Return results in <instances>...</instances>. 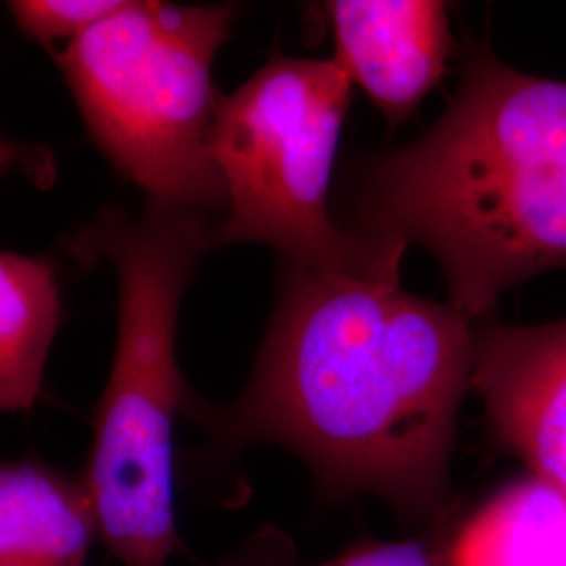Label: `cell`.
I'll list each match as a JSON object with an SVG mask.
<instances>
[{
  "label": "cell",
  "mask_w": 566,
  "mask_h": 566,
  "mask_svg": "<svg viewBox=\"0 0 566 566\" xmlns=\"http://www.w3.org/2000/svg\"><path fill=\"white\" fill-rule=\"evenodd\" d=\"M233 18L231 4L124 2L57 53L95 142L151 202L227 206L210 151L212 61Z\"/></svg>",
  "instance_id": "cell-5"
},
{
  "label": "cell",
  "mask_w": 566,
  "mask_h": 566,
  "mask_svg": "<svg viewBox=\"0 0 566 566\" xmlns=\"http://www.w3.org/2000/svg\"><path fill=\"white\" fill-rule=\"evenodd\" d=\"M57 322L53 269L0 252V413L30 409L39 399Z\"/></svg>",
  "instance_id": "cell-10"
},
{
  "label": "cell",
  "mask_w": 566,
  "mask_h": 566,
  "mask_svg": "<svg viewBox=\"0 0 566 566\" xmlns=\"http://www.w3.org/2000/svg\"><path fill=\"white\" fill-rule=\"evenodd\" d=\"M350 78L336 60L273 57L221 97L210 151L227 196L217 243H266L292 264L338 277L399 282L409 243L344 231L327 193Z\"/></svg>",
  "instance_id": "cell-4"
},
{
  "label": "cell",
  "mask_w": 566,
  "mask_h": 566,
  "mask_svg": "<svg viewBox=\"0 0 566 566\" xmlns=\"http://www.w3.org/2000/svg\"><path fill=\"white\" fill-rule=\"evenodd\" d=\"M364 217L428 248L468 319L566 266V82L470 57L446 114L367 166Z\"/></svg>",
  "instance_id": "cell-2"
},
{
  "label": "cell",
  "mask_w": 566,
  "mask_h": 566,
  "mask_svg": "<svg viewBox=\"0 0 566 566\" xmlns=\"http://www.w3.org/2000/svg\"><path fill=\"white\" fill-rule=\"evenodd\" d=\"M472 365L455 306L292 264L250 385L210 420L231 443L294 451L329 495L422 518L446 504Z\"/></svg>",
  "instance_id": "cell-1"
},
{
  "label": "cell",
  "mask_w": 566,
  "mask_h": 566,
  "mask_svg": "<svg viewBox=\"0 0 566 566\" xmlns=\"http://www.w3.org/2000/svg\"><path fill=\"white\" fill-rule=\"evenodd\" d=\"M472 386L500 441L566 493V319L474 332Z\"/></svg>",
  "instance_id": "cell-6"
},
{
  "label": "cell",
  "mask_w": 566,
  "mask_h": 566,
  "mask_svg": "<svg viewBox=\"0 0 566 566\" xmlns=\"http://www.w3.org/2000/svg\"><path fill=\"white\" fill-rule=\"evenodd\" d=\"M95 535L82 479L0 462V566H86Z\"/></svg>",
  "instance_id": "cell-8"
},
{
  "label": "cell",
  "mask_w": 566,
  "mask_h": 566,
  "mask_svg": "<svg viewBox=\"0 0 566 566\" xmlns=\"http://www.w3.org/2000/svg\"><path fill=\"white\" fill-rule=\"evenodd\" d=\"M122 4L118 0H18L9 7L28 36L41 42H72L120 11Z\"/></svg>",
  "instance_id": "cell-11"
},
{
  "label": "cell",
  "mask_w": 566,
  "mask_h": 566,
  "mask_svg": "<svg viewBox=\"0 0 566 566\" xmlns=\"http://www.w3.org/2000/svg\"><path fill=\"white\" fill-rule=\"evenodd\" d=\"M338 65L386 122L407 120L443 78L451 36L443 2L336 0L327 4Z\"/></svg>",
  "instance_id": "cell-7"
},
{
  "label": "cell",
  "mask_w": 566,
  "mask_h": 566,
  "mask_svg": "<svg viewBox=\"0 0 566 566\" xmlns=\"http://www.w3.org/2000/svg\"><path fill=\"white\" fill-rule=\"evenodd\" d=\"M447 566H566V493L539 476L497 491L458 533Z\"/></svg>",
  "instance_id": "cell-9"
},
{
  "label": "cell",
  "mask_w": 566,
  "mask_h": 566,
  "mask_svg": "<svg viewBox=\"0 0 566 566\" xmlns=\"http://www.w3.org/2000/svg\"><path fill=\"white\" fill-rule=\"evenodd\" d=\"M82 243L112 261L120 283L116 355L82 483L97 535L122 565L166 566L181 547L172 460L185 399L177 319L217 231L200 210L151 202L139 219L105 212Z\"/></svg>",
  "instance_id": "cell-3"
},
{
  "label": "cell",
  "mask_w": 566,
  "mask_h": 566,
  "mask_svg": "<svg viewBox=\"0 0 566 566\" xmlns=\"http://www.w3.org/2000/svg\"><path fill=\"white\" fill-rule=\"evenodd\" d=\"M322 566H447L437 549L422 539L409 542H369L344 552L332 563Z\"/></svg>",
  "instance_id": "cell-12"
},
{
  "label": "cell",
  "mask_w": 566,
  "mask_h": 566,
  "mask_svg": "<svg viewBox=\"0 0 566 566\" xmlns=\"http://www.w3.org/2000/svg\"><path fill=\"white\" fill-rule=\"evenodd\" d=\"M21 160H28V151L21 149L18 145H11L9 142H0V175L13 168Z\"/></svg>",
  "instance_id": "cell-13"
}]
</instances>
